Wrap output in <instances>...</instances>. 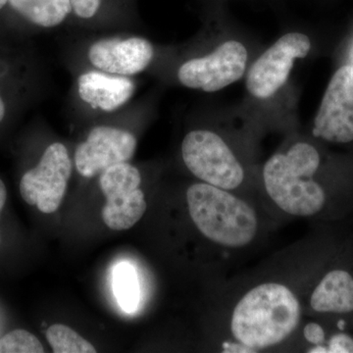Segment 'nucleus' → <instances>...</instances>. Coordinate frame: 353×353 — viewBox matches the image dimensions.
<instances>
[{"label": "nucleus", "instance_id": "1", "mask_svg": "<svg viewBox=\"0 0 353 353\" xmlns=\"http://www.w3.org/2000/svg\"><path fill=\"white\" fill-rule=\"evenodd\" d=\"M301 319L296 294L285 285L266 282L255 285L239 301L230 330L234 341L257 352L287 340Z\"/></svg>", "mask_w": 353, "mask_h": 353}, {"label": "nucleus", "instance_id": "2", "mask_svg": "<svg viewBox=\"0 0 353 353\" xmlns=\"http://www.w3.org/2000/svg\"><path fill=\"white\" fill-rule=\"evenodd\" d=\"M319 165V153L307 143H296L288 152L276 153L264 165L267 194L287 214H317L326 203L325 190L314 180Z\"/></svg>", "mask_w": 353, "mask_h": 353}, {"label": "nucleus", "instance_id": "3", "mask_svg": "<svg viewBox=\"0 0 353 353\" xmlns=\"http://www.w3.org/2000/svg\"><path fill=\"white\" fill-rule=\"evenodd\" d=\"M187 203L197 230L215 245L236 250L245 248L256 238V212L231 190L196 183L187 190Z\"/></svg>", "mask_w": 353, "mask_h": 353}, {"label": "nucleus", "instance_id": "4", "mask_svg": "<svg viewBox=\"0 0 353 353\" xmlns=\"http://www.w3.org/2000/svg\"><path fill=\"white\" fill-rule=\"evenodd\" d=\"M43 81V67L29 44L0 39V130L38 101Z\"/></svg>", "mask_w": 353, "mask_h": 353}, {"label": "nucleus", "instance_id": "5", "mask_svg": "<svg viewBox=\"0 0 353 353\" xmlns=\"http://www.w3.org/2000/svg\"><path fill=\"white\" fill-rule=\"evenodd\" d=\"M183 163L201 182L227 190L238 189L245 171L224 139L208 130H194L182 143Z\"/></svg>", "mask_w": 353, "mask_h": 353}, {"label": "nucleus", "instance_id": "6", "mask_svg": "<svg viewBox=\"0 0 353 353\" xmlns=\"http://www.w3.org/2000/svg\"><path fill=\"white\" fill-rule=\"evenodd\" d=\"M81 48L79 67L131 78L145 72L155 57L152 41L131 32L90 39Z\"/></svg>", "mask_w": 353, "mask_h": 353}, {"label": "nucleus", "instance_id": "7", "mask_svg": "<svg viewBox=\"0 0 353 353\" xmlns=\"http://www.w3.org/2000/svg\"><path fill=\"white\" fill-rule=\"evenodd\" d=\"M72 170L73 162L66 145L59 141L50 143L37 164L21 176V196L41 212L54 213L63 201Z\"/></svg>", "mask_w": 353, "mask_h": 353}, {"label": "nucleus", "instance_id": "8", "mask_svg": "<svg viewBox=\"0 0 353 353\" xmlns=\"http://www.w3.org/2000/svg\"><path fill=\"white\" fill-rule=\"evenodd\" d=\"M136 90V81L131 77L78 67L72 87V102L81 114L108 116L125 109Z\"/></svg>", "mask_w": 353, "mask_h": 353}, {"label": "nucleus", "instance_id": "9", "mask_svg": "<svg viewBox=\"0 0 353 353\" xmlns=\"http://www.w3.org/2000/svg\"><path fill=\"white\" fill-rule=\"evenodd\" d=\"M248 57V50L240 41H225L210 54L183 62L176 77L183 87L218 92L240 80L245 74Z\"/></svg>", "mask_w": 353, "mask_h": 353}, {"label": "nucleus", "instance_id": "10", "mask_svg": "<svg viewBox=\"0 0 353 353\" xmlns=\"http://www.w3.org/2000/svg\"><path fill=\"white\" fill-rule=\"evenodd\" d=\"M137 145L136 134L126 127L110 123L94 125L85 141L76 146V170L85 178L99 175L113 165L130 161Z\"/></svg>", "mask_w": 353, "mask_h": 353}, {"label": "nucleus", "instance_id": "11", "mask_svg": "<svg viewBox=\"0 0 353 353\" xmlns=\"http://www.w3.org/2000/svg\"><path fill=\"white\" fill-rule=\"evenodd\" d=\"M71 0H7L0 11V39L24 43L32 34L68 26Z\"/></svg>", "mask_w": 353, "mask_h": 353}, {"label": "nucleus", "instance_id": "12", "mask_svg": "<svg viewBox=\"0 0 353 353\" xmlns=\"http://www.w3.org/2000/svg\"><path fill=\"white\" fill-rule=\"evenodd\" d=\"M311 41L301 32H290L278 39L252 64L246 78L250 94L259 99L273 97L288 79L294 60L304 58Z\"/></svg>", "mask_w": 353, "mask_h": 353}, {"label": "nucleus", "instance_id": "13", "mask_svg": "<svg viewBox=\"0 0 353 353\" xmlns=\"http://www.w3.org/2000/svg\"><path fill=\"white\" fill-rule=\"evenodd\" d=\"M313 136L331 143L353 141V66L341 67L330 81L316 115Z\"/></svg>", "mask_w": 353, "mask_h": 353}, {"label": "nucleus", "instance_id": "14", "mask_svg": "<svg viewBox=\"0 0 353 353\" xmlns=\"http://www.w3.org/2000/svg\"><path fill=\"white\" fill-rule=\"evenodd\" d=\"M138 0H71L69 27L85 32H131L138 23Z\"/></svg>", "mask_w": 353, "mask_h": 353}, {"label": "nucleus", "instance_id": "15", "mask_svg": "<svg viewBox=\"0 0 353 353\" xmlns=\"http://www.w3.org/2000/svg\"><path fill=\"white\" fill-rule=\"evenodd\" d=\"M309 303L315 312H353L352 276L345 270L329 272L316 285Z\"/></svg>", "mask_w": 353, "mask_h": 353}, {"label": "nucleus", "instance_id": "16", "mask_svg": "<svg viewBox=\"0 0 353 353\" xmlns=\"http://www.w3.org/2000/svg\"><path fill=\"white\" fill-rule=\"evenodd\" d=\"M146 208L145 194L139 188L129 194L106 199V204L102 209V219L111 230L124 231L141 219Z\"/></svg>", "mask_w": 353, "mask_h": 353}, {"label": "nucleus", "instance_id": "17", "mask_svg": "<svg viewBox=\"0 0 353 353\" xmlns=\"http://www.w3.org/2000/svg\"><path fill=\"white\" fill-rule=\"evenodd\" d=\"M141 181V172L129 161L113 165L99 174V185L106 199L134 192Z\"/></svg>", "mask_w": 353, "mask_h": 353}, {"label": "nucleus", "instance_id": "18", "mask_svg": "<svg viewBox=\"0 0 353 353\" xmlns=\"http://www.w3.org/2000/svg\"><path fill=\"white\" fill-rule=\"evenodd\" d=\"M113 290L123 310L132 313L138 307L139 287L136 271L131 265L123 263L113 273Z\"/></svg>", "mask_w": 353, "mask_h": 353}, {"label": "nucleus", "instance_id": "19", "mask_svg": "<svg viewBox=\"0 0 353 353\" xmlns=\"http://www.w3.org/2000/svg\"><path fill=\"white\" fill-rule=\"evenodd\" d=\"M46 336L55 353L97 352L92 343L65 325H52L46 331Z\"/></svg>", "mask_w": 353, "mask_h": 353}, {"label": "nucleus", "instance_id": "20", "mask_svg": "<svg viewBox=\"0 0 353 353\" xmlns=\"http://www.w3.org/2000/svg\"><path fill=\"white\" fill-rule=\"evenodd\" d=\"M43 345L36 336L25 330H15L0 340V353H43Z\"/></svg>", "mask_w": 353, "mask_h": 353}, {"label": "nucleus", "instance_id": "21", "mask_svg": "<svg viewBox=\"0 0 353 353\" xmlns=\"http://www.w3.org/2000/svg\"><path fill=\"white\" fill-rule=\"evenodd\" d=\"M328 353H353V339L345 334L332 336L326 345Z\"/></svg>", "mask_w": 353, "mask_h": 353}, {"label": "nucleus", "instance_id": "22", "mask_svg": "<svg viewBox=\"0 0 353 353\" xmlns=\"http://www.w3.org/2000/svg\"><path fill=\"white\" fill-rule=\"evenodd\" d=\"M303 336L309 343L315 345H324L325 332L317 323H308L303 329Z\"/></svg>", "mask_w": 353, "mask_h": 353}, {"label": "nucleus", "instance_id": "23", "mask_svg": "<svg viewBox=\"0 0 353 353\" xmlns=\"http://www.w3.org/2000/svg\"><path fill=\"white\" fill-rule=\"evenodd\" d=\"M222 352H253L250 348L245 347V345H241V343H238V341H228V343H225L224 345H222Z\"/></svg>", "mask_w": 353, "mask_h": 353}, {"label": "nucleus", "instance_id": "24", "mask_svg": "<svg viewBox=\"0 0 353 353\" xmlns=\"http://www.w3.org/2000/svg\"><path fill=\"white\" fill-rule=\"evenodd\" d=\"M6 199L7 190L6 183L0 179V214H1L2 209H3L4 205H6Z\"/></svg>", "mask_w": 353, "mask_h": 353}, {"label": "nucleus", "instance_id": "25", "mask_svg": "<svg viewBox=\"0 0 353 353\" xmlns=\"http://www.w3.org/2000/svg\"><path fill=\"white\" fill-rule=\"evenodd\" d=\"M7 0H0V11L4 8V6H6Z\"/></svg>", "mask_w": 353, "mask_h": 353}]
</instances>
